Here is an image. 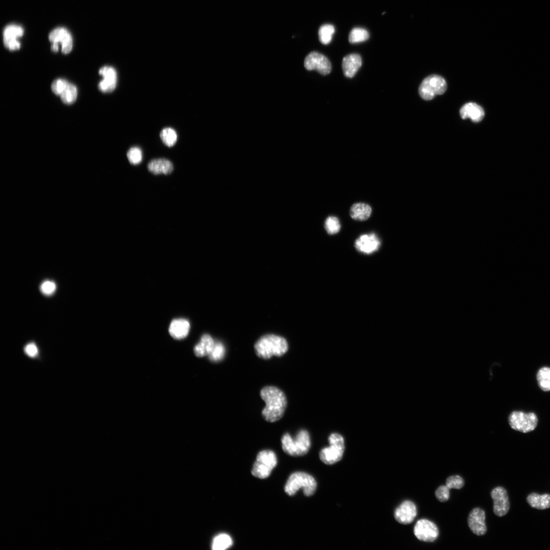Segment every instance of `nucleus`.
Here are the masks:
<instances>
[{
  "label": "nucleus",
  "instance_id": "nucleus-1",
  "mask_svg": "<svg viewBox=\"0 0 550 550\" xmlns=\"http://www.w3.org/2000/svg\"><path fill=\"white\" fill-rule=\"evenodd\" d=\"M260 396L265 403L262 416L269 422L279 420L284 415L287 401L284 392L277 387L266 386L260 391Z\"/></svg>",
  "mask_w": 550,
  "mask_h": 550
},
{
  "label": "nucleus",
  "instance_id": "nucleus-2",
  "mask_svg": "<svg viewBox=\"0 0 550 550\" xmlns=\"http://www.w3.org/2000/svg\"><path fill=\"white\" fill-rule=\"evenodd\" d=\"M256 355L263 359H269L272 356H281L288 350L286 340L281 336L267 334L262 336L254 345Z\"/></svg>",
  "mask_w": 550,
  "mask_h": 550
},
{
  "label": "nucleus",
  "instance_id": "nucleus-3",
  "mask_svg": "<svg viewBox=\"0 0 550 550\" xmlns=\"http://www.w3.org/2000/svg\"><path fill=\"white\" fill-rule=\"evenodd\" d=\"M281 443L284 452L294 456L305 455L311 446L310 435L306 430H300L294 439L289 433L284 434L282 437Z\"/></svg>",
  "mask_w": 550,
  "mask_h": 550
},
{
  "label": "nucleus",
  "instance_id": "nucleus-4",
  "mask_svg": "<svg viewBox=\"0 0 550 550\" xmlns=\"http://www.w3.org/2000/svg\"><path fill=\"white\" fill-rule=\"evenodd\" d=\"M301 488L305 496H311L316 490L317 483L310 475L305 472H297L289 476L284 490L289 496H293Z\"/></svg>",
  "mask_w": 550,
  "mask_h": 550
},
{
  "label": "nucleus",
  "instance_id": "nucleus-5",
  "mask_svg": "<svg viewBox=\"0 0 550 550\" xmlns=\"http://www.w3.org/2000/svg\"><path fill=\"white\" fill-rule=\"evenodd\" d=\"M328 442L329 446L321 450L319 457L324 463L332 464L342 458L345 449L344 440L341 435L334 433L329 435Z\"/></svg>",
  "mask_w": 550,
  "mask_h": 550
},
{
  "label": "nucleus",
  "instance_id": "nucleus-6",
  "mask_svg": "<svg viewBox=\"0 0 550 550\" xmlns=\"http://www.w3.org/2000/svg\"><path fill=\"white\" fill-rule=\"evenodd\" d=\"M277 464V456L273 451L269 450L261 451L257 455L252 474L257 478L265 479L269 476Z\"/></svg>",
  "mask_w": 550,
  "mask_h": 550
},
{
  "label": "nucleus",
  "instance_id": "nucleus-7",
  "mask_svg": "<svg viewBox=\"0 0 550 550\" xmlns=\"http://www.w3.org/2000/svg\"><path fill=\"white\" fill-rule=\"evenodd\" d=\"M508 422L514 430L527 433L534 430L538 424V418L532 412L526 413L522 411L515 410L508 417Z\"/></svg>",
  "mask_w": 550,
  "mask_h": 550
},
{
  "label": "nucleus",
  "instance_id": "nucleus-8",
  "mask_svg": "<svg viewBox=\"0 0 550 550\" xmlns=\"http://www.w3.org/2000/svg\"><path fill=\"white\" fill-rule=\"evenodd\" d=\"M447 89L445 79L437 75H431L425 78L421 84L419 92L425 100H430L437 95L443 94Z\"/></svg>",
  "mask_w": 550,
  "mask_h": 550
},
{
  "label": "nucleus",
  "instance_id": "nucleus-9",
  "mask_svg": "<svg viewBox=\"0 0 550 550\" xmlns=\"http://www.w3.org/2000/svg\"><path fill=\"white\" fill-rule=\"evenodd\" d=\"M48 38L52 43L51 49L53 52L58 51L59 44H61L62 52L64 53H69L72 49V36L64 28L59 27L53 30L49 34Z\"/></svg>",
  "mask_w": 550,
  "mask_h": 550
},
{
  "label": "nucleus",
  "instance_id": "nucleus-10",
  "mask_svg": "<svg viewBox=\"0 0 550 550\" xmlns=\"http://www.w3.org/2000/svg\"><path fill=\"white\" fill-rule=\"evenodd\" d=\"M304 66L308 70H316L324 75L329 74L332 70L331 64L327 58L316 51H312L306 56Z\"/></svg>",
  "mask_w": 550,
  "mask_h": 550
},
{
  "label": "nucleus",
  "instance_id": "nucleus-11",
  "mask_svg": "<svg viewBox=\"0 0 550 550\" xmlns=\"http://www.w3.org/2000/svg\"><path fill=\"white\" fill-rule=\"evenodd\" d=\"M414 533L419 540L424 542H433L438 536V529L435 524L426 519H421L416 524Z\"/></svg>",
  "mask_w": 550,
  "mask_h": 550
},
{
  "label": "nucleus",
  "instance_id": "nucleus-12",
  "mask_svg": "<svg viewBox=\"0 0 550 550\" xmlns=\"http://www.w3.org/2000/svg\"><path fill=\"white\" fill-rule=\"evenodd\" d=\"M493 501V512L499 517L506 515L510 508V504L507 491L502 487H497L491 492Z\"/></svg>",
  "mask_w": 550,
  "mask_h": 550
},
{
  "label": "nucleus",
  "instance_id": "nucleus-13",
  "mask_svg": "<svg viewBox=\"0 0 550 550\" xmlns=\"http://www.w3.org/2000/svg\"><path fill=\"white\" fill-rule=\"evenodd\" d=\"M23 33V29L19 25L11 24L6 26L3 31V42L5 47L10 50L19 49L20 43L18 39Z\"/></svg>",
  "mask_w": 550,
  "mask_h": 550
},
{
  "label": "nucleus",
  "instance_id": "nucleus-14",
  "mask_svg": "<svg viewBox=\"0 0 550 550\" xmlns=\"http://www.w3.org/2000/svg\"><path fill=\"white\" fill-rule=\"evenodd\" d=\"M380 241L375 233L363 234L355 241L354 246L359 252L366 254H372L377 251Z\"/></svg>",
  "mask_w": 550,
  "mask_h": 550
},
{
  "label": "nucleus",
  "instance_id": "nucleus-15",
  "mask_svg": "<svg viewBox=\"0 0 550 550\" xmlns=\"http://www.w3.org/2000/svg\"><path fill=\"white\" fill-rule=\"evenodd\" d=\"M485 521V512L479 508L473 509L470 512L468 519L470 530L474 534L478 536L484 535L487 531Z\"/></svg>",
  "mask_w": 550,
  "mask_h": 550
},
{
  "label": "nucleus",
  "instance_id": "nucleus-16",
  "mask_svg": "<svg viewBox=\"0 0 550 550\" xmlns=\"http://www.w3.org/2000/svg\"><path fill=\"white\" fill-rule=\"evenodd\" d=\"M417 514L416 505L411 501H405L395 510L394 517L398 522L407 525L414 521Z\"/></svg>",
  "mask_w": 550,
  "mask_h": 550
},
{
  "label": "nucleus",
  "instance_id": "nucleus-17",
  "mask_svg": "<svg viewBox=\"0 0 550 550\" xmlns=\"http://www.w3.org/2000/svg\"><path fill=\"white\" fill-rule=\"evenodd\" d=\"M99 74L103 76V79L98 84L99 89L103 93L113 91L117 82L116 70L113 67L105 66L99 69Z\"/></svg>",
  "mask_w": 550,
  "mask_h": 550
},
{
  "label": "nucleus",
  "instance_id": "nucleus-18",
  "mask_svg": "<svg viewBox=\"0 0 550 550\" xmlns=\"http://www.w3.org/2000/svg\"><path fill=\"white\" fill-rule=\"evenodd\" d=\"M362 58L357 53H351L345 56L342 61V69L344 74L347 77H352L362 66Z\"/></svg>",
  "mask_w": 550,
  "mask_h": 550
},
{
  "label": "nucleus",
  "instance_id": "nucleus-19",
  "mask_svg": "<svg viewBox=\"0 0 550 550\" xmlns=\"http://www.w3.org/2000/svg\"><path fill=\"white\" fill-rule=\"evenodd\" d=\"M462 119L470 118L473 122H479L484 116V112L481 106L473 102L466 103L460 110Z\"/></svg>",
  "mask_w": 550,
  "mask_h": 550
},
{
  "label": "nucleus",
  "instance_id": "nucleus-20",
  "mask_svg": "<svg viewBox=\"0 0 550 550\" xmlns=\"http://www.w3.org/2000/svg\"><path fill=\"white\" fill-rule=\"evenodd\" d=\"M148 171L155 175L171 174L173 171V165L168 159L157 158L151 160L148 166Z\"/></svg>",
  "mask_w": 550,
  "mask_h": 550
},
{
  "label": "nucleus",
  "instance_id": "nucleus-21",
  "mask_svg": "<svg viewBox=\"0 0 550 550\" xmlns=\"http://www.w3.org/2000/svg\"><path fill=\"white\" fill-rule=\"evenodd\" d=\"M190 328L189 322L184 319L173 320L169 326V332L174 339H181L187 336Z\"/></svg>",
  "mask_w": 550,
  "mask_h": 550
},
{
  "label": "nucleus",
  "instance_id": "nucleus-22",
  "mask_svg": "<svg viewBox=\"0 0 550 550\" xmlns=\"http://www.w3.org/2000/svg\"><path fill=\"white\" fill-rule=\"evenodd\" d=\"M372 208L368 204L358 202L353 204L350 208L351 217L358 221H364L371 216Z\"/></svg>",
  "mask_w": 550,
  "mask_h": 550
},
{
  "label": "nucleus",
  "instance_id": "nucleus-23",
  "mask_svg": "<svg viewBox=\"0 0 550 550\" xmlns=\"http://www.w3.org/2000/svg\"><path fill=\"white\" fill-rule=\"evenodd\" d=\"M215 344L213 338L208 334L203 335L199 343L194 349L195 355L198 357L209 355L212 351Z\"/></svg>",
  "mask_w": 550,
  "mask_h": 550
},
{
  "label": "nucleus",
  "instance_id": "nucleus-24",
  "mask_svg": "<svg viewBox=\"0 0 550 550\" xmlns=\"http://www.w3.org/2000/svg\"><path fill=\"white\" fill-rule=\"evenodd\" d=\"M527 501L530 506L537 509L544 510L550 507L549 494L540 495L536 493H532L528 496Z\"/></svg>",
  "mask_w": 550,
  "mask_h": 550
},
{
  "label": "nucleus",
  "instance_id": "nucleus-25",
  "mask_svg": "<svg viewBox=\"0 0 550 550\" xmlns=\"http://www.w3.org/2000/svg\"><path fill=\"white\" fill-rule=\"evenodd\" d=\"M536 379L539 388L543 391H550V367H543L540 368L536 374Z\"/></svg>",
  "mask_w": 550,
  "mask_h": 550
},
{
  "label": "nucleus",
  "instance_id": "nucleus-26",
  "mask_svg": "<svg viewBox=\"0 0 550 550\" xmlns=\"http://www.w3.org/2000/svg\"><path fill=\"white\" fill-rule=\"evenodd\" d=\"M233 544L231 537L227 534L222 533L216 536L212 541V548L213 550H225Z\"/></svg>",
  "mask_w": 550,
  "mask_h": 550
},
{
  "label": "nucleus",
  "instance_id": "nucleus-27",
  "mask_svg": "<svg viewBox=\"0 0 550 550\" xmlns=\"http://www.w3.org/2000/svg\"><path fill=\"white\" fill-rule=\"evenodd\" d=\"M335 28L332 24H324L322 25L318 31L320 41L323 44H328L332 40Z\"/></svg>",
  "mask_w": 550,
  "mask_h": 550
},
{
  "label": "nucleus",
  "instance_id": "nucleus-28",
  "mask_svg": "<svg viewBox=\"0 0 550 550\" xmlns=\"http://www.w3.org/2000/svg\"><path fill=\"white\" fill-rule=\"evenodd\" d=\"M77 95L76 87L69 83L66 89L60 95L62 101L65 104H70L75 102Z\"/></svg>",
  "mask_w": 550,
  "mask_h": 550
},
{
  "label": "nucleus",
  "instance_id": "nucleus-29",
  "mask_svg": "<svg viewBox=\"0 0 550 550\" xmlns=\"http://www.w3.org/2000/svg\"><path fill=\"white\" fill-rule=\"evenodd\" d=\"M160 137L163 144L168 147L174 146L177 140L176 132L171 127L163 128L160 132Z\"/></svg>",
  "mask_w": 550,
  "mask_h": 550
},
{
  "label": "nucleus",
  "instance_id": "nucleus-30",
  "mask_svg": "<svg viewBox=\"0 0 550 550\" xmlns=\"http://www.w3.org/2000/svg\"><path fill=\"white\" fill-rule=\"evenodd\" d=\"M369 37L368 32L362 28H354L349 35V41L351 43H358L367 40Z\"/></svg>",
  "mask_w": 550,
  "mask_h": 550
},
{
  "label": "nucleus",
  "instance_id": "nucleus-31",
  "mask_svg": "<svg viewBox=\"0 0 550 550\" xmlns=\"http://www.w3.org/2000/svg\"><path fill=\"white\" fill-rule=\"evenodd\" d=\"M324 228L329 235L338 233L341 229V224L338 217L334 216L327 217L324 222Z\"/></svg>",
  "mask_w": 550,
  "mask_h": 550
},
{
  "label": "nucleus",
  "instance_id": "nucleus-32",
  "mask_svg": "<svg viewBox=\"0 0 550 550\" xmlns=\"http://www.w3.org/2000/svg\"><path fill=\"white\" fill-rule=\"evenodd\" d=\"M225 351V346L222 342H215L213 348L208 355L209 359L211 362H218L224 359Z\"/></svg>",
  "mask_w": 550,
  "mask_h": 550
},
{
  "label": "nucleus",
  "instance_id": "nucleus-33",
  "mask_svg": "<svg viewBox=\"0 0 550 550\" xmlns=\"http://www.w3.org/2000/svg\"><path fill=\"white\" fill-rule=\"evenodd\" d=\"M127 157L130 163L138 164L142 160V150L137 147H131L127 153Z\"/></svg>",
  "mask_w": 550,
  "mask_h": 550
},
{
  "label": "nucleus",
  "instance_id": "nucleus-34",
  "mask_svg": "<svg viewBox=\"0 0 550 550\" xmlns=\"http://www.w3.org/2000/svg\"><path fill=\"white\" fill-rule=\"evenodd\" d=\"M446 485L450 489L452 488L459 489L463 486L464 481L459 476H452L447 479Z\"/></svg>",
  "mask_w": 550,
  "mask_h": 550
},
{
  "label": "nucleus",
  "instance_id": "nucleus-35",
  "mask_svg": "<svg viewBox=\"0 0 550 550\" xmlns=\"http://www.w3.org/2000/svg\"><path fill=\"white\" fill-rule=\"evenodd\" d=\"M69 82L63 79H57L51 84V90L57 95L60 96L68 86Z\"/></svg>",
  "mask_w": 550,
  "mask_h": 550
},
{
  "label": "nucleus",
  "instance_id": "nucleus-36",
  "mask_svg": "<svg viewBox=\"0 0 550 550\" xmlns=\"http://www.w3.org/2000/svg\"><path fill=\"white\" fill-rule=\"evenodd\" d=\"M450 489L446 485L439 486L435 492L436 499L441 502H445L448 500L450 496Z\"/></svg>",
  "mask_w": 550,
  "mask_h": 550
},
{
  "label": "nucleus",
  "instance_id": "nucleus-37",
  "mask_svg": "<svg viewBox=\"0 0 550 550\" xmlns=\"http://www.w3.org/2000/svg\"><path fill=\"white\" fill-rule=\"evenodd\" d=\"M56 289V285L52 281H44L42 283L40 286V290L42 293L47 295L52 294L54 292Z\"/></svg>",
  "mask_w": 550,
  "mask_h": 550
},
{
  "label": "nucleus",
  "instance_id": "nucleus-38",
  "mask_svg": "<svg viewBox=\"0 0 550 550\" xmlns=\"http://www.w3.org/2000/svg\"><path fill=\"white\" fill-rule=\"evenodd\" d=\"M24 352L29 356L35 357L38 354V349L34 343H30L25 346Z\"/></svg>",
  "mask_w": 550,
  "mask_h": 550
}]
</instances>
